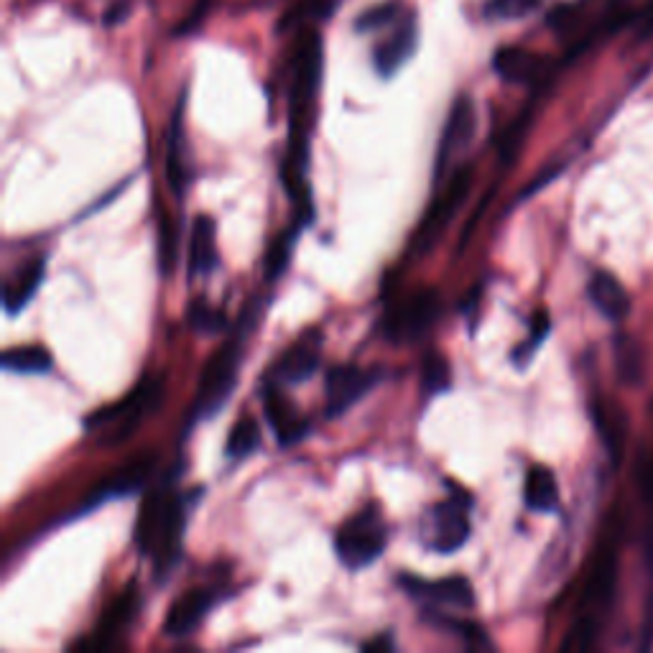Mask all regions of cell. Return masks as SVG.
I'll return each instance as SVG.
<instances>
[{"instance_id":"cell-1","label":"cell","mask_w":653,"mask_h":653,"mask_svg":"<svg viewBox=\"0 0 653 653\" xmlns=\"http://www.w3.org/2000/svg\"><path fill=\"white\" fill-rule=\"evenodd\" d=\"M255 322V304H251L243 312L241 330H237L231 340L212 355L205 370L199 376L197 386V399L192 406V419H212L223 406L231 401L233 388L237 383V368H241L243 358V340H245V326H253Z\"/></svg>"},{"instance_id":"cell-2","label":"cell","mask_w":653,"mask_h":653,"mask_svg":"<svg viewBox=\"0 0 653 653\" xmlns=\"http://www.w3.org/2000/svg\"><path fill=\"white\" fill-rule=\"evenodd\" d=\"M162 393H164V381L162 378H146L144 383H138L134 391H130L126 399H120L116 403L105 406V409H97L95 413L85 419V427L95 431V429H105L108 435H103L100 445L105 447H116L120 442L134 435L140 419H146L158 403H162Z\"/></svg>"},{"instance_id":"cell-3","label":"cell","mask_w":653,"mask_h":653,"mask_svg":"<svg viewBox=\"0 0 653 653\" xmlns=\"http://www.w3.org/2000/svg\"><path fill=\"white\" fill-rule=\"evenodd\" d=\"M388 542V528L383 516L376 508H363L360 514L340 526L334 536V549L340 562L350 569H363L376 559H381Z\"/></svg>"},{"instance_id":"cell-4","label":"cell","mask_w":653,"mask_h":653,"mask_svg":"<svg viewBox=\"0 0 653 653\" xmlns=\"http://www.w3.org/2000/svg\"><path fill=\"white\" fill-rule=\"evenodd\" d=\"M442 312V302L435 289H423L406 299V302L393 309L391 316L386 320V338L396 342V345H406V342H419L429 334L431 326L439 320Z\"/></svg>"},{"instance_id":"cell-5","label":"cell","mask_w":653,"mask_h":653,"mask_svg":"<svg viewBox=\"0 0 653 653\" xmlns=\"http://www.w3.org/2000/svg\"><path fill=\"white\" fill-rule=\"evenodd\" d=\"M470 182H472V169L470 166H462L460 172L452 174V179H449L447 189L442 197L435 202V207L429 209V215L423 217L421 227L417 231V235L411 237V251L421 255L427 253L431 245H435L442 233L447 231V225L452 223V217L460 212L462 202L467 197V192H470Z\"/></svg>"},{"instance_id":"cell-6","label":"cell","mask_w":653,"mask_h":653,"mask_svg":"<svg viewBox=\"0 0 653 653\" xmlns=\"http://www.w3.org/2000/svg\"><path fill=\"white\" fill-rule=\"evenodd\" d=\"M465 493H455V498L437 503L427 514V544L439 554H455L470 538V518H467Z\"/></svg>"},{"instance_id":"cell-7","label":"cell","mask_w":653,"mask_h":653,"mask_svg":"<svg viewBox=\"0 0 653 653\" xmlns=\"http://www.w3.org/2000/svg\"><path fill=\"white\" fill-rule=\"evenodd\" d=\"M383 381L381 368H355V366H338L326 373V403L324 413L330 419L342 417V413L350 411L363 396H368L373 388Z\"/></svg>"},{"instance_id":"cell-8","label":"cell","mask_w":653,"mask_h":653,"mask_svg":"<svg viewBox=\"0 0 653 653\" xmlns=\"http://www.w3.org/2000/svg\"><path fill=\"white\" fill-rule=\"evenodd\" d=\"M399 585L406 595L427 607V611H439V607H455V611H470L475 605L472 585L465 577H445V579H421L413 575L399 577Z\"/></svg>"},{"instance_id":"cell-9","label":"cell","mask_w":653,"mask_h":653,"mask_svg":"<svg viewBox=\"0 0 653 653\" xmlns=\"http://www.w3.org/2000/svg\"><path fill=\"white\" fill-rule=\"evenodd\" d=\"M154 467H156V455L134 457V460L126 462L123 467H118L116 472L108 475V478L95 485L92 493H90V498H87L85 506L77 510V516L90 514V510H95L97 506H103V503H108V500L134 496V493H138L140 488H144L146 480L152 478Z\"/></svg>"},{"instance_id":"cell-10","label":"cell","mask_w":653,"mask_h":653,"mask_svg":"<svg viewBox=\"0 0 653 653\" xmlns=\"http://www.w3.org/2000/svg\"><path fill=\"white\" fill-rule=\"evenodd\" d=\"M475 128H478V113L467 95H460L449 110L447 126L442 140H439V154H437V182L442 179L447 164L452 162L457 154H462L467 146L472 144Z\"/></svg>"},{"instance_id":"cell-11","label":"cell","mask_w":653,"mask_h":653,"mask_svg":"<svg viewBox=\"0 0 653 653\" xmlns=\"http://www.w3.org/2000/svg\"><path fill=\"white\" fill-rule=\"evenodd\" d=\"M322 360V332L309 330L302 340L294 342L284 355L276 360L271 376L281 386H296L309 381L316 373Z\"/></svg>"},{"instance_id":"cell-12","label":"cell","mask_w":653,"mask_h":653,"mask_svg":"<svg viewBox=\"0 0 653 653\" xmlns=\"http://www.w3.org/2000/svg\"><path fill=\"white\" fill-rule=\"evenodd\" d=\"M220 603V593L212 587H197L192 593L182 595L176 603L169 607V615L164 621V633L169 639H182V635H189L197 625L205 621L212 607Z\"/></svg>"},{"instance_id":"cell-13","label":"cell","mask_w":653,"mask_h":653,"mask_svg":"<svg viewBox=\"0 0 653 653\" xmlns=\"http://www.w3.org/2000/svg\"><path fill=\"white\" fill-rule=\"evenodd\" d=\"M417 49V23L413 19H403L396 29L388 33V39L376 47L373 65L378 75L393 77L406 65V59Z\"/></svg>"},{"instance_id":"cell-14","label":"cell","mask_w":653,"mask_h":653,"mask_svg":"<svg viewBox=\"0 0 653 653\" xmlns=\"http://www.w3.org/2000/svg\"><path fill=\"white\" fill-rule=\"evenodd\" d=\"M263 401H266V417L273 431H276L281 447L296 445L299 439H304L309 435V423L296 417L294 406H291L286 396L279 391V386H269Z\"/></svg>"},{"instance_id":"cell-15","label":"cell","mask_w":653,"mask_h":653,"mask_svg":"<svg viewBox=\"0 0 653 653\" xmlns=\"http://www.w3.org/2000/svg\"><path fill=\"white\" fill-rule=\"evenodd\" d=\"M496 72L514 85H532L544 72V59L524 47H503L493 59Z\"/></svg>"},{"instance_id":"cell-16","label":"cell","mask_w":653,"mask_h":653,"mask_svg":"<svg viewBox=\"0 0 653 653\" xmlns=\"http://www.w3.org/2000/svg\"><path fill=\"white\" fill-rule=\"evenodd\" d=\"M587 294H589V299H593V304L597 306V312L607 316V320L621 322L623 316L628 314L631 299H628V294H625L623 284L613 276V273H605V271L595 273V276L589 279Z\"/></svg>"},{"instance_id":"cell-17","label":"cell","mask_w":653,"mask_h":653,"mask_svg":"<svg viewBox=\"0 0 653 653\" xmlns=\"http://www.w3.org/2000/svg\"><path fill=\"white\" fill-rule=\"evenodd\" d=\"M172 500V490L169 488H158L154 493H148V498L140 506V514L136 520V544L138 549L144 554L154 552V544L158 538V532H162L166 508H169Z\"/></svg>"},{"instance_id":"cell-18","label":"cell","mask_w":653,"mask_h":653,"mask_svg":"<svg viewBox=\"0 0 653 653\" xmlns=\"http://www.w3.org/2000/svg\"><path fill=\"white\" fill-rule=\"evenodd\" d=\"M217 266V231L215 220L199 215L192 225L189 235V273H212Z\"/></svg>"},{"instance_id":"cell-19","label":"cell","mask_w":653,"mask_h":653,"mask_svg":"<svg viewBox=\"0 0 653 653\" xmlns=\"http://www.w3.org/2000/svg\"><path fill=\"white\" fill-rule=\"evenodd\" d=\"M43 276H47V266H43V259L31 261L29 266H23L16 276L8 281L6 294H3V304L8 314H16L26 309V304L37 296V291L43 284Z\"/></svg>"},{"instance_id":"cell-20","label":"cell","mask_w":653,"mask_h":653,"mask_svg":"<svg viewBox=\"0 0 653 653\" xmlns=\"http://www.w3.org/2000/svg\"><path fill=\"white\" fill-rule=\"evenodd\" d=\"M526 506L536 514H552L559 506V485L549 467H532L524 485Z\"/></svg>"},{"instance_id":"cell-21","label":"cell","mask_w":653,"mask_h":653,"mask_svg":"<svg viewBox=\"0 0 653 653\" xmlns=\"http://www.w3.org/2000/svg\"><path fill=\"white\" fill-rule=\"evenodd\" d=\"M184 128H182V105L176 110L172 130H169V148H166V179H169V187L174 189L176 197H182L184 189H187L189 182V164L184 158Z\"/></svg>"},{"instance_id":"cell-22","label":"cell","mask_w":653,"mask_h":653,"mask_svg":"<svg viewBox=\"0 0 653 653\" xmlns=\"http://www.w3.org/2000/svg\"><path fill=\"white\" fill-rule=\"evenodd\" d=\"M615 368H617V378L625 386H641L643 378H646V355H643V345L639 340L633 338V334H617L615 338Z\"/></svg>"},{"instance_id":"cell-23","label":"cell","mask_w":653,"mask_h":653,"mask_svg":"<svg viewBox=\"0 0 653 653\" xmlns=\"http://www.w3.org/2000/svg\"><path fill=\"white\" fill-rule=\"evenodd\" d=\"M136 607H138L136 593H134V589H128V593L120 595L116 603L108 607V613L103 615V621H100V625H97V631H95V639L82 643V646L85 649H90V646L105 649V646H108L113 635H118V631L123 628V625H126L130 617L136 615Z\"/></svg>"},{"instance_id":"cell-24","label":"cell","mask_w":653,"mask_h":653,"mask_svg":"<svg viewBox=\"0 0 653 653\" xmlns=\"http://www.w3.org/2000/svg\"><path fill=\"white\" fill-rule=\"evenodd\" d=\"M615 579H617V554H615L613 546H605V549L600 552V557H597L593 577H589V582H587L585 603L605 605L607 600L613 597Z\"/></svg>"},{"instance_id":"cell-25","label":"cell","mask_w":653,"mask_h":653,"mask_svg":"<svg viewBox=\"0 0 653 653\" xmlns=\"http://www.w3.org/2000/svg\"><path fill=\"white\" fill-rule=\"evenodd\" d=\"M8 373H21V376H41L51 370V355L43 348L29 345V348H11L0 358Z\"/></svg>"},{"instance_id":"cell-26","label":"cell","mask_w":653,"mask_h":653,"mask_svg":"<svg viewBox=\"0 0 653 653\" xmlns=\"http://www.w3.org/2000/svg\"><path fill=\"white\" fill-rule=\"evenodd\" d=\"M259 447H261V427L253 419H241L231 429L225 452L227 457H233V460H245V457H251Z\"/></svg>"},{"instance_id":"cell-27","label":"cell","mask_w":653,"mask_h":653,"mask_svg":"<svg viewBox=\"0 0 653 653\" xmlns=\"http://www.w3.org/2000/svg\"><path fill=\"white\" fill-rule=\"evenodd\" d=\"M302 227H304V223H296V227H291V231H284L276 237V241H273L271 251L266 255V279L269 281H276L281 273L289 269L291 253H294L296 237H299V231H302Z\"/></svg>"},{"instance_id":"cell-28","label":"cell","mask_w":653,"mask_h":653,"mask_svg":"<svg viewBox=\"0 0 653 653\" xmlns=\"http://www.w3.org/2000/svg\"><path fill=\"white\" fill-rule=\"evenodd\" d=\"M437 613V611H431ZM435 621L437 625H442V628H447L449 633L460 635V639L465 641V646L470 649H490V639L488 633H485L483 625L472 623V621H462V617H449L447 613H437V615H427Z\"/></svg>"},{"instance_id":"cell-29","label":"cell","mask_w":653,"mask_h":653,"mask_svg":"<svg viewBox=\"0 0 653 653\" xmlns=\"http://www.w3.org/2000/svg\"><path fill=\"white\" fill-rule=\"evenodd\" d=\"M449 383H452V370H449V363L431 352V355L423 358V370H421V388L427 396H439L449 391Z\"/></svg>"},{"instance_id":"cell-30","label":"cell","mask_w":653,"mask_h":653,"mask_svg":"<svg viewBox=\"0 0 653 653\" xmlns=\"http://www.w3.org/2000/svg\"><path fill=\"white\" fill-rule=\"evenodd\" d=\"M158 266L164 273H172L176 266V233L166 212L158 215Z\"/></svg>"},{"instance_id":"cell-31","label":"cell","mask_w":653,"mask_h":653,"mask_svg":"<svg viewBox=\"0 0 653 653\" xmlns=\"http://www.w3.org/2000/svg\"><path fill=\"white\" fill-rule=\"evenodd\" d=\"M549 330H552L549 314H546L544 309H538V312L534 314V320H532V338H528V342H524V345H520L514 352L516 366H526L528 363V358H532L534 350L546 340V334H549Z\"/></svg>"},{"instance_id":"cell-32","label":"cell","mask_w":653,"mask_h":653,"mask_svg":"<svg viewBox=\"0 0 653 653\" xmlns=\"http://www.w3.org/2000/svg\"><path fill=\"white\" fill-rule=\"evenodd\" d=\"M189 324L194 326L197 332H207V334H215L220 330H225V314L217 312V309L207 306L205 302H194L189 309Z\"/></svg>"},{"instance_id":"cell-33","label":"cell","mask_w":653,"mask_h":653,"mask_svg":"<svg viewBox=\"0 0 653 653\" xmlns=\"http://www.w3.org/2000/svg\"><path fill=\"white\" fill-rule=\"evenodd\" d=\"M595 635H597V621L587 615V617H582L575 628L569 631L567 641L562 643V649L564 651H587L595 643Z\"/></svg>"},{"instance_id":"cell-34","label":"cell","mask_w":653,"mask_h":653,"mask_svg":"<svg viewBox=\"0 0 653 653\" xmlns=\"http://www.w3.org/2000/svg\"><path fill=\"white\" fill-rule=\"evenodd\" d=\"M542 0H490V11L500 19H524Z\"/></svg>"},{"instance_id":"cell-35","label":"cell","mask_w":653,"mask_h":653,"mask_svg":"<svg viewBox=\"0 0 653 653\" xmlns=\"http://www.w3.org/2000/svg\"><path fill=\"white\" fill-rule=\"evenodd\" d=\"M391 21H393V8L381 6V8H376V11H368L363 19L358 21V29L360 31H378L381 26H388Z\"/></svg>"},{"instance_id":"cell-36","label":"cell","mask_w":653,"mask_h":653,"mask_svg":"<svg viewBox=\"0 0 653 653\" xmlns=\"http://www.w3.org/2000/svg\"><path fill=\"white\" fill-rule=\"evenodd\" d=\"M639 480H641V496L649 503H653V457H646V460L641 462Z\"/></svg>"},{"instance_id":"cell-37","label":"cell","mask_w":653,"mask_h":653,"mask_svg":"<svg viewBox=\"0 0 653 653\" xmlns=\"http://www.w3.org/2000/svg\"><path fill=\"white\" fill-rule=\"evenodd\" d=\"M391 651L393 649V639L391 635H378V639H373V641H368V643H363V651Z\"/></svg>"},{"instance_id":"cell-38","label":"cell","mask_w":653,"mask_h":653,"mask_svg":"<svg viewBox=\"0 0 653 653\" xmlns=\"http://www.w3.org/2000/svg\"><path fill=\"white\" fill-rule=\"evenodd\" d=\"M338 6H340V0H312V8H314L316 16H330Z\"/></svg>"}]
</instances>
